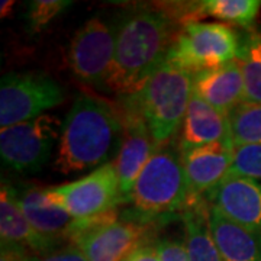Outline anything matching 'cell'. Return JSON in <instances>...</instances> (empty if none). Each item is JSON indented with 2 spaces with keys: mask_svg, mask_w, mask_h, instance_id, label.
<instances>
[{
  "mask_svg": "<svg viewBox=\"0 0 261 261\" xmlns=\"http://www.w3.org/2000/svg\"><path fill=\"white\" fill-rule=\"evenodd\" d=\"M122 134V115L111 103L79 94L63 122L54 167L61 174L102 167L118 152Z\"/></svg>",
  "mask_w": 261,
  "mask_h": 261,
  "instance_id": "1",
  "label": "cell"
},
{
  "mask_svg": "<svg viewBox=\"0 0 261 261\" xmlns=\"http://www.w3.org/2000/svg\"><path fill=\"white\" fill-rule=\"evenodd\" d=\"M171 22L164 12L138 9L116 28L112 71L106 87L122 96L137 93L171 48Z\"/></svg>",
  "mask_w": 261,
  "mask_h": 261,
  "instance_id": "2",
  "label": "cell"
},
{
  "mask_svg": "<svg viewBox=\"0 0 261 261\" xmlns=\"http://www.w3.org/2000/svg\"><path fill=\"white\" fill-rule=\"evenodd\" d=\"M121 214L122 219L161 226L192 206L180 149L159 147L142 168Z\"/></svg>",
  "mask_w": 261,
  "mask_h": 261,
  "instance_id": "3",
  "label": "cell"
},
{
  "mask_svg": "<svg viewBox=\"0 0 261 261\" xmlns=\"http://www.w3.org/2000/svg\"><path fill=\"white\" fill-rule=\"evenodd\" d=\"M193 75L166 58L137 93L123 96L145 119L159 147L183 125L193 94Z\"/></svg>",
  "mask_w": 261,
  "mask_h": 261,
  "instance_id": "4",
  "label": "cell"
},
{
  "mask_svg": "<svg viewBox=\"0 0 261 261\" xmlns=\"http://www.w3.org/2000/svg\"><path fill=\"white\" fill-rule=\"evenodd\" d=\"M115 207L106 214L75 219L70 244L77 245L87 261H125L141 245L149 243L157 225L122 219Z\"/></svg>",
  "mask_w": 261,
  "mask_h": 261,
  "instance_id": "5",
  "label": "cell"
},
{
  "mask_svg": "<svg viewBox=\"0 0 261 261\" xmlns=\"http://www.w3.org/2000/svg\"><path fill=\"white\" fill-rule=\"evenodd\" d=\"M241 44L231 27L218 22H186L167 60L190 73L218 68L238 60Z\"/></svg>",
  "mask_w": 261,
  "mask_h": 261,
  "instance_id": "6",
  "label": "cell"
},
{
  "mask_svg": "<svg viewBox=\"0 0 261 261\" xmlns=\"http://www.w3.org/2000/svg\"><path fill=\"white\" fill-rule=\"evenodd\" d=\"M63 123L44 113L32 121L22 122L0 130L2 161L22 174L39 173L58 147Z\"/></svg>",
  "mask_w": 261,
  "mask_h": 261,
  "instance_id": "7",
  "label": "cell"
},
{
  "mask_svg": "<svg viewBox=\"0 0 261 261\" xmlns=\"http://www.w3.org/2000/svg\"><path fill=\"white\" fill-rule=\"evenodd\" d=\"M65 94L54 79L44 73H9L0 83V126L32 121L64 102Z\"/></svg>",
  "mask_w": 261,
  "mask_h": 261,
  "instance_id": "8",
  "label": "cell"
},
{
  "mask_svg": "<svg viewBox=\"0 0 261 261\" xmlns=\"http://www.w3.org/2000/svg\"><path fill=\"white\" fill-rule=\"evenodd\" d=\"M45 197L75 219L112 211L122 205L119 178L113 160L79 180L47 187Z\"/></svg>",
  "mask_w": 261,
  "mask_h": 261,
  "instance_id": "9",
  "label": "cell"
},
{
  "mask_svg": "<svg viewBox=\"0 0 261 261\" xmlns=\"http://www.w3.org/2000/svg\"><path fill=\"white\" fill-rule=\"evenodd\" d=\"M116 28L94 16L75 32L68 57L73 73L83 83L106 86L115 60Z\"/></svg>",
  "mask_w": 261,
  "mask_h": 261,
  "instance_id": "10",
  "label": "cell"
},
{
  "mask_svg": "<svg viewBox=\"0 0 261 261\" xmlns=\"http://www.w3.org/2000/svg\"><path fill=\"white\" fill-rule=\"evenodd\" d=\"M122 109L123 134L113 163L119 178L122 205H125L142 168L159 145L152 138L145 119L132 105L122 100Z\"/></svg>",
  "mask_w": 261,
  "mask_h": 261,
  "instance_id": "11",
  "label": "cell"
},
{
  "mask_svg": "<svg viewBox=\"0 0 261 261\" xmlns=\"http://www.w3.org/2000/svg\"><path fill=\"white\" fill-rule=\"evenodd\" d=\"M233 149L232 140L180 149L192 206L205 202L206 195L228 177L232 166Z\"/></svg>",
  "mask_w": 261,
  "mask_h": 261,
  "instance_id": "12",
  "label": "cell"
},
{
  "mask_svg": "<svg viewBox=\"0 0 261 261\" xmlns=\"http://www.w3.org/2000/svg\"><path fill=\"white\" fill-rule=\"evenodd\" d=\"M205 200L233 222L261 232V181L228 174Z\"/></svg>",
  "mask_w": 261,
  "mask_h": 261,
  "instance_id": "13",
  "label": "cell"
},
{
  "mask_svg": "<svg viewBox=\"0 0 261 261\" xmlns=\"http://www.w3.org/2000/svg\"><path fill=\"white\" fill-rule=\"evenodd\" d=\"M16 193L20 209L38 233L60 247L70 244L75 218L53 205L45 197L44 187L23 185L16 187Z\"/></svg>",
  "mask_w": 261,
  "mask_h": 261,
  "instance_id": "14",
  "label": "cell"
},
{
  "mask_svg": "<svg viewBox=\"0 0 261 261\" xmlns=\"http://www.w3.org/2000/svg\"><path fill=\"white\" fill-rule=\"evenodd\" d=\"M193 92L229 118L244 103V75L238 60L193 75Z\"/></svg>",
  "mask_w": 261,
  "mask_h": 261,
  "instance_id": "15",
  "label": "cell"
},
{
  "mask_svg": "<svg viewBox=\"0 0 261 261\" xmlns=\"http://www.w3.org/2000/svg\"><path fill=\"white\" fill-rule=\"evenodd\" d=\"M207 221L214 243L222 260L261 261V232L233 222L209 203Z\"/></svg>",
  "mask_w": 261,
  "mask_h": 261,
  "instance_id": "16",
  "label": "cell"
},
{
  "mask_svg": "<svg viewBox=\"0 0 261 261\" xmlns=\"http://www.w3.org/2000/svg\"><path fill=\"white\" fill-rule=\"evenodd\" d=\"M0 238L2 244H19L34 254H44L60 248V245L38 233L29 224L19 206L16 187L6 181H2L0 190Z\"/></svg>",
  "mask_w": 261,
  "mask_h": 261,
  "instance_id": "17",
  "label": "cell"
},
{
  "mask_svg": "<svg viewBox=\"0 0 261 261\" xmlns=\"http://www.w3.org/2000/svg\"><path fill=\"white\" fill-rule=\"evenodd\" d=\"M232 140L229 118L193 92L181 125L180 149L195 148Z\"/></svg>",
  "mask_w": 261,
  "mask_h": 261,
  "instance_id": "18",
  "label": "cell"
},
{
  "mask_svg": "<svg viewBox=\"0 0 261 261\" xmlns=\"http://www.w3.org/2000/svg\"><path fill=\"white\" fill-rule=\"evenodd\" d=\"M185 225V244L190 261H224L214 243L207 221V203L190 206L181 216Z\"/></svg>",
  "mask_w": 261,
  "mask_h": 261,
  "instance_id": "19",
  "label": "cell"
},
{
  "mask_svg": "<svg viewBox=\"0 0 261 261\" xmlns=\"http://www.w3.org/2000/svg\"><path fill=\"white\" fill-rule=\"evenodd\" d=\"M260 8V0H205L196 6L195 16H211L247 28L255 20Z\"/></svg>",
  "mask_w": 261,
  "mask_h": 261,
  "instance_id": "20",
  "label": "cell"
},
{
  "mask_svg": "<svg viewBox=\"0 0 261 261\" xmlns=\"http://www.w3.org/2000/svg\"><path fill=\"white\" fill-rule=\"evenodd\" d=\"M238 61L244 75V102L261 105V32L247 35Z\"/></svg>",
  "mask_w": 261,
  "mask_h": 261,
  "instance_id": "21",
  "label": "cell"
},
{
  "mask_svg": "<svg viewBox=\"0 0 261 261\" xmlns=\"http://www.w3.org/2000/svg\"><path fill=\"white\" fill-rule=\"evenodd\" d=\"M233 145H261V105L241 103L229 115Z\"/></svg>",
  "mask_w": 261,
  "mask_h": 261,
  "instance_id": "22",
  "label": "cell"
},
{
  "mask_svg": "<svg viewBox=\"0 0 261 261\" xmlns=\"http://www.w3.org/2000/svg\"><path fill=\"white\" fill-rule=\"evenodd\" d=\"M73 5L71 0H34L29 2L27 9V22L31 32H38L45 28L49 22L61 15Z\"/></svg>",
  "mask_w": 261,
  "mask_h": 261,
  "instance_id": "23",
  "label": "cell"
},
{
  "mask_svg": "<svg viewBox=\"0 0 261 261\" xmlns=\"http://www.w3.org/2000/svg\"><path fill=\"white\" fill-rule=\"evenodd\" d=\"M229 174L261 181V145L235 147Z\"/></svg>",
  "mask_w": 261,
  "mask_h": 261,
  "instance_id": "24",
  "label": "cell"
},
{
  "mask_svg": "<svg viewBox=\"0 0 261 261\" xmlns=\"http://www.w3.org/2000/svg\"><path fill=\"white\" fill-rule=\"evenodd\" d=\"M155 248L161 261H190L185 240L163 238L155 243Z\"/></svg>",
  "mask_w": 261,
  "mask_h": 261,
  "instance_id": "25",
  "label": "cell"
},
{
  "mask_svg": "<svg viewBox=\"0 0 261 261\" xmlns=\"http://www.w3.org/2000/svg\"><path fill=\"white\" fill-rule=\"evenodd\" d=\"M29 261H87V258L77 245L67 244L44 254H31Z\"/></svg>",
  "mask_w": 261,
  "mask_h": 261,
  "instance_id": "26",
  "label": "cell"
},
{
  "mask_svg": "<svg viewBox=\"0 0 261 261\" xmlns=\"http://www.w3.org/2000/svg\"><path fill=\"white\" fill-rule=\"evenodd\" d=\"M28 248L13 243L2 244L0 250V261H29Z\"/></svg>",
  "mask_w": 261,
  "mask_h": 261,
  "instance_id": "27",
  "label": "cell"
},
{
  "mask_svg": "<svg viewBox=\"0 0 261 261\" xmlns=\"http://www.w3.org/2000/svg\"><path fill=\"white\" fill-rule=\"evenodd\" d=\"M125 261H161V258L157 252L155 244L147 243L137 248Z\"/></svg>",
  "mask_w": 261,
  "mask_h": 261,
  "instance_id": "28",
  "label": "cell"
},
{
  "mask_svg": "<svg viewBox=\"0 0 261 261\" xmlns=\"http://www.w3.org/2000/svg\"><path fill=\"white\" fill-rule=\"evenodd\" d=\"M15 8V2L13 0H2V3H0V16L2 19L8 18L10 15V10Z\"/></svg>",
  "mask_w": 261,
  "mask_h": 261,
  "instance_id": "29",
  "label": "cell"
}]
</instances>
